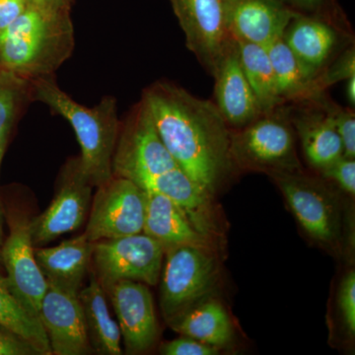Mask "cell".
<instances>
[{
    "label": "cell",
    "instance_id": "obj_19",
    "mask_svg": "<svg viewBox=\"0 0 355 355\" xmlns=\"http://www.w3.org/2000/svg\"><path fill=\"white\" fill-rule=\"evenodd\" d=\"M144 234L164 249L182 245L209 248L205 233L195 225L183 209L160 193L146 191Z\"/></svg>",
    "mask_w": 355,
    "mask_h": 355
},
{
    "label": "cell",
    "instance_id": "obj_7",
    "mask_svg": "<svg viewBox=\"0 0 355 355\" xmlns=\"http://www.w3.org/2000/svg\"><path fill=\"white\" fill-rule=\"evenodd\" d=\"M160 303L167 322L195 305L209 291L216 263L209 249L182 245L165 250Z\"/></svg>",
    "mask_w": 355,
    "mask_h": 355
},
{
    "label": "cell",
    "instance_id": "obj_3",
    "mask_svg": "<svg viewBox=\"0 0 355 355\" xmlns=\"http://www.w3.org/2000/svg\"><path fill=\"white\" fill-rule=\"evenodd\" d=\"M31 81L32 97L62 116L73 128L81 149L79 164L89 181L97 188L107 183L114 176L112 162L121 130L116 99L106 96L99 104L87 108L58 87L51 76Z\"/></svg>",
    "mask_w": 355,
    "mask_h": 355
},
{
    "label": "cell",
    "instance_id": "obj_26",
    "mask_svg": "<svg viewBox=\"0 0 355 355\" xmlns=\"http://www.w3.org/2000/svg\"><path fill=\"white\" fill-rule=\"evenodd\" d=\"M28 81L12 72L0 71V166L21 103L30 89ZM4 239V210L0 200V248Z\"/></svg>",
    "mask_w": 355,
    "mask_h": 355
},
{
    "label": "cell",
    "instance_id": "obj_9",
    "mask_svg": "<svg viewBox=\"0 0 355 355\" xmlns=\"http://www.w3.org/2000/svg\"><path fill=\"white\" fill-rule=\"evenodd\" d=\"M279 187L303 229L314 239L335 241L340 234V216L328 187L302 170L268 175Z\"/></svg>",
    "mask_w": 355,
    "mask_h": 355
},
{
    "label": "cell",
    "instance_id": "obj_36",
    "mask_svg": "<svg viewBox=\"0 0 355 355\" xmlns=\"http://www.w3.org/2000/svg\"><path fill=\"white\" fill-rule=\"evenodd\" d=\"M31 1L38 6L55 9H62V6L64 3V0H31Z\"/></svg>",
    "mask_w": 355,
    "mask_h": 355
},
{
    "label": "cell",
    "instance_id": "obj_11",
    "mask_svg": "<svg viewBox=\"0 0 355 355\" xmlns=\"http://www.w3.org/2000/svg\"><path fill=\"white\" fill-rule=\"evenodd\" d=\"M30 222L25 216L11 217L9 235L0 248V260L6 272V286L20 304L39 319L48 280L35 257Z\"/></svg>",
    "mask_w": 355,
    "mask_h": 355
},
{
    "label": "cell",
    "instance_id": "obj_35",
    "mask_svg": "<svg viewBox=\"0 0 355 355\" xmlns=\"http://www.w3.org/2000/svg\"><path fill=\"white\" fill-rule=\"evenodd\" d=\"M347 86H345V95H347V101L350 106L354 108L355 105V76L347 79Z\"/></svg>",
    "mask_w": 355,
    "mask_h": 355
},
{
    "label": "cell",
    "instance_id": "obj_29",
    "mask_svg": "<svg viewBox=\"0 0 355 355\" xmlns=\"http://www.w3.org/2000/svg\"><path fill=\"white\" fill-rule=\"evenodd\" d=\"M320 172L324 179L333 182L345 193L354 197L355 160L354 158L340 156Z\"/></svg>",
    "mask_w": 355,
    "mask_h": 355
},
{
    "label": "cell",
    "instance_id": "obj_17",
    "mask_svg": "<svg viewBox=\"0 0 355 355\" xmlns=\"http://www.w3.org/2000/svg\"><path fill=\"white\" fill-rule=\"evenodd\" d=\"M212 76L216 79L214 104L229 127H245L263 114L243 71L234 38L222 55Z\"/></svg>",
    "mask_w": 355,
    "mask_h": 355
},
{
    "label": "cell",
    "instance_id": "obj_30",
    "mask_svg": "<svg viewBox=\"0 0 355 355\" xmlns=\"http://www.w3.org/2000/svg\"><path fill=\"white\" fill-rule=\"evenodd\" d=\"M338 307L343 323L350 336L355 333V272L352 270L343 277L338 292Z\"/></svg>",
    "mask_w": 355,
    "mask_h": 355
},
{
    "label": "cell",
    "instance_id": "obj_15",
    "mask_svg": "<svg viewBox=\"0 0 355 355\" xmlns=\"http://www.w3.org/2000/svg\"><path fill=\"white\" fill-rule=\"evenodd\" d=\"M331 18L297 12L282 37L310 78L316 79L340 48L343 34Z\"/></svg>",
    "mask_w": 355,
    "mask_h": 355
},
{
    "label": "cell",
    "instance_id": "obj_10",
    "mask_svg": "<svg viewBox=\"0 0 355 355\" xmlns=\"http://www.w3.org/2000/svg\"><path fill=\"white\" fill-rule=\"evenodd\" d=\"M186 38L187 48L214 76L232 41L227 20V0H171Z\"/></svg>",
    "mask_w": 355,
    "mask_h": 355
},
{
    "label": "cell",
    "instance_id": "obj_6",
    "mask_svg": "<svg viewBox=\"0 0 355 355\" xmlns=\"http://www.w3.org/2000/svg\"><path fill=\"white\" fill-rule=\"evenodd\" d=\"M164 254L162 245L144 232L95 242L92 261L96 277L103 287L121 280L156 286Z\"/></svg>",
    "mask_w": 355,
    "mask_h": 355
},
{
    "label": "cell",
    "instance_id": "obj_2",
    "mask_svg": "<svg viewBox=\"0 0 355 355\" xmlns=\"http://www.w3.org/2000/svg\"><path fill=\"white\" fill-rule=\"evenodd\" d=\"M73 49V26L62 9L31 1L12 24L0 32V67L28 80L50 76Z\"/></svg>",
    "mask_w": 355,
    "mask_h": 355
},
{
    "label": "cell",
    "instance_id": "obj_25",
    "mask_svg": "<svg viewBox=\"0 0 355 355\" xmlns=\"http://www.w3.org/2000/svg\"><path fill=\"white\" fill-rule=\"evenodd\" d=\"M0 324L17 334L41 355H51V350L48 336L38 318L33 316L14 297L6 286L3 275H0Z\"/></svg>",
    "mask_w": 355,
    "mask_h": 355
},
{
    "label": "cell",
    "instance_id": "obj_27",
    "mask_svg": "<svg viewBox=\"0 0 355 355\" xmlns=\"http://www.w3.org/2000/svg\"><path fill=\"white\" fill-rule=\"evenodd\" d=\"M322 106L330 113L333 118L336 132L342 140L343 156L355 158V114L354 110L343 108L340 105L331 101L326 92L317 97Z\"/></svg>",
    "mask_w": 355,
    "mask_h": 355
},
{
    "label": "cell",
    "instance_id": "obj_23",
    "mask_svg": "<svg viewBox=\"0 0 355 355\" xmlns=\"http://www.w3.org/2000/svg\"><path fill=\"white\" fill-rule=\"evenodd\" d=\"M266 50L275 72L277 94L284 104L309 101L323 94L318 89L315 79L306 76L282 38Z\"/></svg>",
    "mask_w": 355,
    "mask_h": 355
},
{
    "label": "cell",
    "instance_id": "obj_32",
    "mask_svg": "<svg viewBox=\"0 0 355 355\" xmlns=\"http://www.w3.org/2000/svg\"><path fill=\"white\" fill-rule=\"evenodd\" d=\"M0 355H41L22 336L0 324Z\"/></svg>",
    "mask_w": 355,
    "mask_h": 355
},
{
    "label": "cell",
    "instance_id": "obj_4",
    "mask_svg": "<svg viewBox=\"0 0 355 355\" xmlns=\"http://www.w3.org/2000/svg\"><path fill=\"white\" fill-rule=\"evenodd\" d=\"M230 153L235 167L248 171L270 175L302 170L286 105L231 130Z\"/></svg>",
    "mask_w": 355,
    "mask_h": 355
},
{
    "label": "cell",
    "instance_id": "obj_37",
    "mask_svg": "<svg viewBox=\"0 0 355 355\" xmlns=\"http://www.w3.org/2000/svg\"><path fill=\"white\" fill-rule=\"evenodd\" d=\"M2 69H1V67H0V71H1Z\"/></svg>",
    "mask_w": 355,
    "mask_h": 355
},
{
    "label": "cell",
    "instance_id": "obj_33",
    "mask_svg": "<svg viewBox=\"0 0 355 355\" xmlns=\"http://www.w3.org/2000/svg\"><path fill=\"white\" fill-rule=\"evenodd\" d=\"M299 13L333 17L330 12L331 0H282Z\"/></svg>",
    "mask_w": 355,
    "mask_h": 355
},
{
    "label": "cell",
    "instance_id": "obj_1",
    "mask_svg": "<svg viewBox=\"0 0 355 355\" xmlns=\"http://www.w3.org/2000/svg\"><path fill=\"white\" fill-rule=\"evenodd\" d=\"M141 100L177 164L202 190L214 193L235 167L231 130L216 105L166 81L146 89Z\"/></svg>",
    "mask_w": 355,
    "mask_h": 355
},
{
    "label": "cell",
    "instance_id": "obj_16",
    "mask_svg": "<svg viewBox=\"0 0 355 355\" xmlns=\"http://www.w3.org/2000/svg\"><path fill=\"white\" fill-rule=\"evenodd\" d=\"M296 13L282 0H227L231 36L263 48L284 37Z\"/></svg>",
    "mask_w": 355,
    "mask_h": 355
},
{
    "label": "cell",
    "instance_id": "obj_18",
    "mask_svg": "<svg viewBox=\"0 0 355 355\" xmlns=\"http://www.w3.org/2000/svg\"><path fill=\"white\" fill-rule=\"evenodd\" d=\"M288 108L289 120L308 162L321 171L343 155L342 140L330 113L316 98Z\"/></svg>",
    "mask_w": 355,
    "mask_h": 355
},
{
    "label": "cell",
    "instance_id": "obj_31",
    "mask_svg": "<svg viewBox=\"0 0 355 355\" xmlns=\"http://www.w3.org/2000/svg\"><path fill=\"white\" fill-rule=\"evenodd\" d=\"M160 352L165 355H214L218 354V347L183 336L165 343Z\"/></svg>",
    "mask_w": 355,
    "mask_h": 355
},
{
    "label": "cell",
    "instance_id": "obj_28",
    "mask_svg": "<svg viewBox=\"0 0 355 355\" xmlns=\"http://www.w3.org/2000/svg\"><path fill=\"white\" fill-rule=\"evenodd\" d=\"M355 76V50L350 46L330 64L324 67L323 71L315 79L316 85L321 92H326L327 89L334 84L345 81L349 77Z\"/></svg>",
    "mask_w": 355,
    "mask_h": 355
},
{
    "label": "cell",
    "instance_id": "obj_24",
    "mask_svg": "<svg viewBox=\"0 0 355 355\" xmlns=\"http://www.w3.org/2000/svg\"><path fill=\"white\" fill-rule=\"evenodd\" d=\"M234 40L237 43L243 71L260 103L263 114L286 105L277 94L275 72L266 48Z\"/></svg>",
    "mask_w": 355,
    "mask_h": 355
},
{
    "label": "cell",
    "instance_id": "obj_20",
    "mask_svg": "<svg viewBox=\"0 0 355 355\" xmlns=\"http://www.w3.org/2000/svg\"><path fill=\"white\" fill-rule=\"evenodd\" d=\"M94 243L85 233L55 247L35 250V257L48 284L78 295L92 261Z\"/></svg>",
    "mask_w": 355,
    "mask_h": 355
},
{
    "label": "cell",
    "instance_id": "obj_22",
    "mask_svg": "<svg viewBox=\"0 0 355 355\" xmlns=\"http://www.w3.org/2000/svg\"><path fill=\"white\" fill-rule=\"evenodd\" d=\"M168 323L180 335L212 347H223L232 338V324L227 312L216 300L193 305Z\"/></svg>",
    "mask_w": 355,
    "mask_h": 355
},
{
    "label": "cell",
    "instance_id": "obj_12",
    "mask_svg": "<svg viewBox=\"0 0 355 355\" xmlns=\"http://www.w3.org/2000/svg\"><path fill=\"white\" fill-rule=\"evenodd\" d=\"M93 184L79 159L65 166L60 189L50 207L30 222L34 246H43L83 225L90 207Z\"/></svg>",
    "mask_w": 355,
    "mask_h": 355
},
{
    "label": "cell",
    "instance_id": "obj_21",
    "mask_svg": "<svg viewBox=\"0 0 355 355\" xmlns=\"http://www.w3.org/2000/svg\"><path fill=\"white\" fill-rule=\"evenodd\" d=\"M78 298L92 349L103 355L123 354L120 328L110 313L106 291L97 277L80 289Z\"/></svg>",
    "mask_w": 355,
    "mask_h": 355
},
{
    "label": "cell",
    "instance_id": "obj_14",
    "mask_svg": "<svg viewBox=\"0 0 355 355\" xmlns=\"http://www.w3.org/2000/svg\"><path fill=\"white\" fill-rule=\"evenodd\" d=\"M39 320L55 355H83L92 352L78 295L48 284Z\"/></svg>",
    "mask_w": 355,
    "mask_h": 355
},
{
    "label": "cell",
    "instance_id": "obj_5",
    "mask_svg": "<svg viewBox=\"0 0 355 355\" xmlns=\"http://www.w3.org/2000/svg\"><path fill=\"white\" fill-rule=\"evenodd\" d=\"M180 168L159 137L146 103L133 108L120 130L114 149L112 169L116 177L139 184Z\"/></svg>",
    "mask_w": 355,
    "mask_h": 355
},
{
    "label": "cell",
    "instance_id": "obj_13",
    "mask_svg": "<svg viewBox=\"0 0 355 355\" xmlns=\"http://www.w3.org/2000/svg\"><path fill=\"white\" fill-rule=\"evenodd\" d=\"M116 316L125 352L141 354L153 347L158 323L153 294L146 284L121 280L104 287Z\"/></svg>",
    "mask_w": 355,
    "mask_h": 355
},
{
    "label": "cell",
    "instance_id": "obj_8",
    "mask_svg": "<svg viewBox=\"0 0 355 355\" xmlns=\"http://www.w3.org/2000/svg\"><path fill=\"white\" fill-rule=\"evenodd\" d=\"M146 191L125 178L113 176L98 187L85 235L89 241L139 234L144 230Z\"/></svg>",
    "mask_w": 355,
    "mask_h": 355
},
{
    "label": "cell",
    "instance_id": "obj_34",
    "mask_svg": "<svg viewBox=\"0 0 355 355\" xmlns=\"http://www.w3.org/2000/svg\"><path fill=\"white\" fill-rule=\"evenodd\" d=\"M31 0H0V32L24 12Z\"/></svg>",
    "mask_w": 355,
    "mask_h": 355
}]
</instances>
